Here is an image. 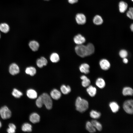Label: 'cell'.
Instances as JSON below:
<instances>
[{"label": "cell", "mask_w": 133, "mask_h": 133, "mask_svg": "<svg viewBox=\"0 0 133 133\" xmlns=\"http://www.w3.org/2000/svg\"><path fill=\"white\" fill-rule=\"evenodd\" d=\"M76 54L81 57L90 55L94 52L95 48L93 45L89 43L86 46L83 44L78 45L75 48Z\"/></svg>", "instance_id": "cell-1"}, {"label": "cell", "mask_w": 133, "mask_h": 133, "mask_svg": "<svg viewBox=\"0 0 133 133\" xmlns=\"http://www.w3.org/2000/svg\"><path fill=\"white\" fill-rule=\"evenodd\" d=\"M76 110L81 113L85 111L88 108V103L87 101L82 99L80 97L77 98L75 102Z\"/></svg>", "instance_id": "cell-2"}, {"label": "cell", "mask_w": 133, "mask_h": 133, "mask_svg": "<svg viewBox=\"0 0 133 133\" xmlns=\"http://www.w3.org/2000/svg\"><path fill=\"white\" fill-rule=\"evenodd\" d=\"M41 95L43 104L47 109H51L52 108V102L50 96L46 93H43Z\"/></svg>", "instance_id": "cell-3"}, {"label": "cell", "mask_w": 133, "mask_h": 133, "mask_svg": "<svg viewBox=\"0 0 133 133\" xmlns=\"http://www.w3.org/2000/svg\"><path fill=\"white\" fill-rule=\"evenodd\" d=\"M133 101L130 100L125 101L123 104V108L127 113L132 114L133 113Z\"/></svg>", "instance_id": "cell-4"}, {"label": "cell", "mask_w": 133, "mask_h": 133, "mask_svg": "<svg viewBox=\"0 0 133 133\" xmlns=\"http://www.w3.org/2000/svg\"><path fill=\"white\" fill-rule=\"evenodd\" d=\"M0 115L2 118L6 119L11 117V113L7 106H4L0 109Z\"/></svg>", "instance_id": "cell-5"}, {"label": "cell", "mask_w": 133, "mask_h": 133, "mask_svg": "<svg viewBox=\"0 0 133 133\" xmlns=\"http://www.w3.org/2000/svg\"><path fill=\"white\" fill-rule=\"evenodd\" d=\"M75 19L77 23L79 25L84 24L86 21L85 16L83 14L81 13H78L76 15Z\"/></svg>", "instance_id": "cell-6"}, {"label": "cell", "mask_w": 133, "mask_h": 133, "mask_svg": "<svg viewBox=\"0 0 133 133\" xmlns=\"http://www.w3.org/2000/svg\"><path fill=\"white\" fill-rule=\"evenodd\" d=\"M9 71L10 73L12 75H16L19 72V67L16 64L12 63L9 67Z\"/></svg>", "instance_id": "cell-7"}, {"label": "cell", "mask_w": 133, "mask_h": 133, "mask_svg": "<svg viewBox=\"0 0 133 133\" xmlns=\"http://www.w3.org/2000/svg\"><path fill=\"white\" fill-rule=\"evenodd\" d=\"M74 42L78 45L82 44L85 41L84 37L81 34H79L75 36L74 38Z\"/></svg>", "instance_id": "cell-8"}, {"label": "cell", "mask_w": 133, "mask_h": 133, "mask_svg": "<svg viewBox=\"0 0 133 133\" xmlns=\"http://www.w3.org/2000/svg\"><path fill=\"white\" fill-rule=\"evenodd\" d=\"M100 65L101 68L104 70H108L110 66V64L109 61L105 59H103L100 61Z\"/></svg>", "instance_id": "cell-9"}, {"label": "cell", "mask_w": 133, "mask_h": 133, "mask_svg": "<svg viewBox=\"0 0 133 133\" xmlns=\"http://www.w3.org/2000/svg\"><path fill=\"white\" fill-rule=\"evenodd\" d=\"M128 7V4L124 1H120L118 4V8L119 12L121 13H124Z\"/></svg>", "instance_id": "cell-10"}, {"label": "cell", "mask_w": 133, "mask_h": 133, "mask_svg": "<svg viewBox=\"0 0 133 133\" xmlns=\"http://www.w3.org/2000/svg\"><path fill=\"white\" fill-rule=\"evenodd\" d=\"M40 119L39 116L36 113H33L30 116L29 120L30 121L33 123L39 122Z\"/></svg>", "instance_id": "cell-11"}, {"label": "cell", "mask_w": 133, "mask_h": 133, "mask_svg": "<svg viewBox=\"0 0 133 133\" xmlns=\"http://www.w3.org/2000/svg\"><path fill=\"white\" fill-rule=\"evenodd\" d=\"M36 63L37 66L41 68L42 67L44 66H46L47 64L48 61L46 58L42 57L37 60Z\"/></svg>", "instance_id": "cell-12"}, {"label": "cell", "mask_w": 133, "mask_h": 133, "mask_svg": "<svg viewBox=\"0 0 133 133\" xmlns=\"http://www.w3.org/2000/svg\"><path fill=\"white\" fill-rule=\"evenodd\" d=\"M50 95L51 97L53 99L58 100L60 98L61 96V94L58 90L54 89L50 92Z\"/></svg>", "instance_id": "cell-13"}, {"label": "cell", "mask_w": 133, "mask_h": 133, "mask_svg": "<svg viewBox=\"0 0 133 133\" xmlns=\"http://www.w3.org/2000/svg\"><path fill=\"white\" fill-rule=\"evenodd\" d=\"M30 48L33 51H37L39 47V44L38 42L35 40L30 41L29 44Z\"/></svg>", "instance_id": "cell-14"}, {"label": "cell", "mask_w": 133, "mask_h": 133, "mask_svg": "<svg viewBox=\"0 0 133 133\" xmlns=\"http://www.w3.org/2000/svg\"><path fill=\"white\" fill-rule=\"evenodd\" d=\"M89 65L86 63H83L79 67V69L80 71L85 74H87L89 72Z\"/></svg>", "instance_id": "cell-15"}, {"label": "cell", "mask_w": 133, "mask_h": 133, "mask_svg": "<svg viewBox=\"0 0 133 133\" xmlns=\"http://www.w3.org/2000/svg\"><path fill=\"white\" fill-rule=\"evenodd\" d=\"M26 94L28 97L31 99H35L37 97V92L34 90L32 89L28 90L27 91Z\"/></svg>", "instance_id": "cell-16"}, {"label": "cell", "mask_w": 133, "mask_h": 133, "mask_svg": "<svg viewBox=\"0 0 133 133\" xmlns=\"http://www.w3.org/2000/svg\"><path fill=\"white\" fill-rule=\"evenodd\" d=\"M93 21L95 25H99L102 24L103 22V20L102 17L99 15H96L94 17Z\"/></svg>", "instance_id": "cell-17"}, {"label": "cell", "mask_w": 133, "mask_h": 133, "mask_svg": "<svg viewBox=\"0 0 133 133\" xmlns=\"http://www.w3.org/2000/svg\"><path fill=\"white\" fill-rule=\"evenodd\" d=\"M25 72L27 74L33 76L36 73V70L34 67L30 66L26 68L25 70Z\"/></svg>", "instance_id": "cell-18"}, {"label": "cell", "mask_w": 133, "mask_h": 133, "mask_svg": "<svg viewBox=\"0 0 133 133\" xmlns=\"http://www.w3.org/2000/svg\"><path fill=\"white\" fill-rule=\"evenodd\" d=\"M86 91L89 95L91 97H94L96 93V89L92 85H90L86 89Z\"/></svg>", "instance_id": "cell-19"}, {"label": "cell", "mask_w": 133, "mask_h": 133, "mask_svg": "<svg viewBox=\"0 0 133 133\" xmlns=\"http://www.w3.org/2000/svg\"><path fill=\"white\" fill-rule=\"evenodd\" d=\"M81 79L82 80V85L84 87H87L90 85V80L85 75H82L81 77Z\"/></svg>", "instance_id": "cell-20"}, {"label": "cell", "mask_w": 133, "mask_h": 133, "mask_svg": "<svg viewBox=\"0 0 133 133\" xmlns=\"http://www.w3.org/2000/svg\"><path fill=\"white\" fill-rule=\"evenodd\" d=\"M122 92L124 96H132L133 90V89L130 87H125L123 88Z\"/></svg>", "instance_id": "cell-21"}, {"label": "cell", "mask_w": 133, "mask_h": 133, "mask_svg": "<svg viewBox=\"0 0 133 133\" xmlns=\"http://www.w3.org/2000/svg\"><path fill=\"white\" fill-rule=\"evenodd\" d=\"M10 27L8 24L6 23H2L0 24V30L5 33H7L9 31Z\"/></svg>", "instance_id": "cell-22"}, {"label": "cell", "mask_w": 133, "mask_h": 133, "mask_svg": "<svg viewBox=\"0 0 133 133\" xmlns=\"http://www.w3.org/2000/svg\"><path fill=\"white\" fill-rule=\"evenodd\" d=\"M109 105L111 110L113 113H115L117 112L119 109V105L116 102H111L110 103Z\"/></svg>", "instance_id": "cell-23"}, {"label": "cell", "mask_w": 133, "mask_h": 133, "mask_svg": "<svg viewBox=\"0 0 133 133\" xmlns=\"http://www.w3.org/2000/svg\"><path fill=\"white\" fill-rule=\"evenodd\" d=\"M32 127L31 125L28 123H25L22 125L21 129L24 132H30L32 131Z\"/></svg>", "instance_id": "cell-24"}, {"label": "cell", "mask_w": 133, "mask_h": 133, "mask_svg": "<svg viewBox=\"0 0 133 133\" xmlns=\"http://www.w3.org/2000/svg\"><path fill=\"white\" fill-rule=\"evenodd\" d=\"M50 59L52 62L56 63L58 62L60 58L57 53L54 52L52 53L50 55Z\"/></svg>", "instance_id": "cell-25"}, {"label": "cell", "mask_w": 133, "mask_h": 133, "mask_svg": "<svg viewBox=\"0 0 133 133\" xmlns=\"http://www.w3.org/2000/svg\"><path fill=\"white\" fill-rule=\"evenodd\" d=\"M96 84L97 86L100 88H103L105 85L104 81L103 79L101 78H99L97 79Z\"/></svg>", "instance_id": "cell-26"}, {"label": "cell", "mask_w": 133, "mask_h": 133, "mask_svg": "<svg viewBox=\"0 0 133 133\" xmlns=\"http://www.w3.org/2000/svg\"><path fill=\"white\" fill-rule=\"evenodd\" d=\"M86 127L87 130L90 133H93L96 132L95 128L91 123L89 121L87 122Z\"/></svg>", "instance_id": "cell-27"}, {"label": "cell", "mask_w": 133, "mask_h": 133, "mask_svg": "<svg viewBox=\"0 0 133 133\" xmlns=\"http://www.w3.org/2000/svg\"><path fill=\"white\" fill-rule=\"evenodd\" d=\"M91 122L95 128L98 131H100L102 129V126L101 124L96 120H92Z\"/></svg>", "instance_id": "cell-28"}, {"label": "cell", "mask_w": 133, "mask_h": 133, "mask_svg": "<svg viewBox=\"0 0 133 133\" xmlns=\"http://www.w3.org/2000/svg\"><path fill=\"white\" fill-rule=\"evenodd\" d=\"M60 89L62 93L64 94H68L71 90L70 87L69 85L66 86L64 85H62L61 86Z\"/></svg>", "instance_id": "cell-29"}, {"label": "cell", "mask_w": 133, "mask_h": 133, "mask_svg": "<svg viewBox=\"0 0 133 133\" xmlns=\"http://www.w3.org/2000/svg\"><path fill=\"white\" fill-rule=\"evenodd\" d=\"M90 117L94 119H96L99 118L101 116L100 113L96 111L92 110L90 113Z\"/></svg>", "instance_id": "cell-30"}, {"label": "cell", "mask_w": 133, "mask_h": 133, "mask_svg": "<svg viewBox=\"0 0 133 133\" xmlns=\"http://www.w3.org/2000/svg\"><path fill=\"white\" fill-rule=\"evenodd\" d=\"M12 94L14 97L17 98H20L23 95L22 92L16 88L13 89Z\"/></svg>", "instance_id": "cell-31"}, {"label": "cell", "mask_w": 133, "mask_h": 133, "mask_svg": "<svg viewBox=\"0 0 133 133\" xmlns=\"http://www.w3.org/2000/svg\"><path fill=\"white\" fill-rule=\"evenodd\" d=\"M9 128L7 129V131L9 133H14L15 132L16 127L13 124L11 123L9 125Z\"/></svg>", "instance_id": "cell-32"}, {"label": "cell", "mask_w": 133, "mask_h": 133, "mask_svg": "<svg viewBox=\"0 0 133 133\" xmlns=\"http://www.w3.org/2000/svg\"><path fill=\"white\" fill-rule=\"evenodd\" d=\"M36 104L38 108H40L43 104L41 95L39 96L37 99L36 101Z\"/></svg>", "instance_id": "cell-33"}, {"label": "cell", "mask_w": 133, "mask_h": 133, "mask_svg": "<svg viewBox=\"0 0 133 133\" xmlns=\"http://www.w3.org/2000/svg\"><path fill=\"white\" fill-rule=\"evenodd\" d=\"M127 17L129 18L133 19V8L130 7L129 9V10L126 14Z\"/></svg>", "instance_id": "cell-34"}, {"label": "cell", "mask_w": 133, "mask_h": 133, "mask_svg": "<svg viewBox=\"0 0 133 133\" xmlns=\"http://www.w3.org/2000/svg\"><path fill=\"white\" fill-rule=\"evenodd\" d=\"M128 54L127 52L124 50H121L119 52L120 56L123 58H126Z\"/></svg>", "instance_id": "cell-35"}, {"label": "cell", "mask_w": 133, "mask_h": 133, "mask_svg": "<svg viewBox=\"0 0 133 133\" xmlns=\"http://www.w3.org/2000/svg\"><path fill=\"white\" fill-rule=\"evenodd\" d=\"M68 2L71 4L76 3L78 1V0H68Z\"/></svg>", "instance_id": "cell-36"}, {"label": "cell", "mask_w": 133, "mask_h": 133, "mask_svg": "<svg viewBox=\"0 0 133 133\" xmlns=\"http://www.w3.org/2000/svg\"><path fill=\"white\" fill-rule=\"evenodd\" d=\"M123 62L125 64H127L128 62V60L126 58H123Z\"/></svg>", "instance_id": "cell-37"}, {"label": "cell", "mask_w": 133, "mask_h": 133, "mask_svg": "<svg viewBox=\"0 0 133 133\" xmlns=\"http://www.w3.org/2000/svg\"><path fill=\"white\" fill-rule=\"evenodd\" d=\"M130 27L131 31H133V23L131 25Z\"/></svg>", "instance_id": "cell-38"}, {"label": "cell", "mask_w": 133, "mask_h": 133, "mask_svg": "<svg viewBox=\"0 0 133 133\" xmlns=\"http://www.w3.org/2000/svg\"><path fill=\"white\" fill-rule=\"evenodd\" d=\"M1 123L0 121V128L1 127Z\"/></svg>", "instance_id": "cell-39"}, {"label": "cell", "mask_w": 133, "mask_h": 133, "mask_svg": "<svg viewBox=\"0 0 133 133\" xmlns=\"http://www.w3.org/2000/svg\"><path fill=\"white\" fill-rule=\"evenodd\" d=\"M44 0L48 1V0Z\"/></svg>", "instance_id": "cell-40"}, {"label": "cell", "mask_w": 133, "mask_h": 133, "mask_svg": "<svg viewBox=\"0 0 133 133\" xmlns=\"http://www.w3.org/2000/svg\"></svg>", "instance_id": "cell-41"}, {"label": "cell", "mask_w": 133, "mask_h": 133, "mask_svg": "<svg viewBox=\"0 0 133 133\" xmlns=\"http://www.w3.org/2000/svg\"><path fill=\"white\" fill-rule=\"evenodd\" d=\"M132 0V1H133V0Z\"/></svg>", "instance_id": "cell-42"}]
</instances>
